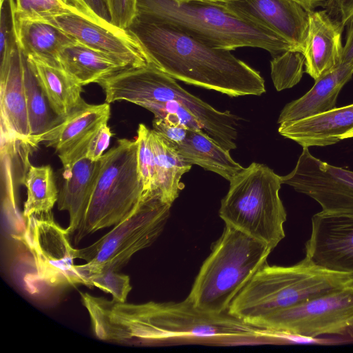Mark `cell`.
I'll return each instance as SVG.
<instances>
[{"label": "cell", "mask_w": 353, "mask_h": 353, "mask_svg": "<svg viewBox=\"0 0 353 353\" xmlns=\"http://www.w3.org/2000/svg\"><path fill=\"white\" fill-rule=\"evenodd\" d=\"M175 145L185 162L215 172L229 181L243 169L232 158L230 151L202 129H188L184 140Z\"/></svg>", "instance_id": "24"}, {"label": "cell", "mask_w": 353, "mask_h": 353, "mask_svg": "<svg viewBox=\"0 0 353 353\" xmlns=\"http://www.w3.org/2000/svg\"><path fill=\"white\" fill-rule=\"evenodd\" d=\"M352 75L350 63H341L324 74L303 96L285 105L278 123L301 120L335 108L339 92Z\"/></svg>", "instance_id": "20"}, {"label": "cell", "mask_w": 353, "mask_h": 353, "mask_svg": "<svg viewBox=\"0 0 353 353\" xmlns=\"http://www.w3.org/2000/svg\"><path fill=\"white\" fill-rule=\"evenodd\" d=\"M346 26L347 28L345 36V43L343 47L341 63L353 64V15L347 22Z\"/></svg>", "instance_id": "39"}, {"label": "cell", "mask_w": 353, "mask_h": 353, "mask_svg": "<svg viewBox=\"0 0 353 353\" xmlns=\"http://www.w3.org/2000/svg\"><path fill=\"white\" fill-rule=\"evenodd\" d=\"M23 184L27 190L23 216L28 219L32 216L50 214L59 198L52 167L50 165H30Z\"/></svg>", "instance_id": "28"}, {"label": "cell", "mask_w": 353, "mask_h": 353, "mask_svg": "<svg viewBox=\"0 0 353 353\" xmlns=\"http://www.w3.org/2000/svg\"><path fill=\"white\" fill-rule=\"evenodd\" d=\"M70 8L74 9L80 15L92 21L104 26L100 20H99L88 8L82 0H62ZM106 27V26H105Z\"/></svg>", "instance_id": "40"}, {"label": "cell", "mask_w": 353, "mask_h": 353, "mask_svg": "<svg viewBox=\"0 0 353 353\" xmlns=\"http://www.w3.org/2000/svg\"><path fill=\"white\" fill-rule=\"evenodd\" d=\"M54 112L65 119L86 102L81 85L61 67L28 58Z\"/></svg>", "instance_id": "25"}, {"label": "cell", "mask_w": 353, "mask_h": 353, "mask_svg": "<svg viewBox=\"0 0 353 353\" xmlns=\"http://www.w3.org/2000/svg\"><path fill=\"white\" fill-rule=\"evenodd\" d=\"M136 141L137 165L143 184L144 192H158L156 188L155 159L152 143V130L143 123H140Z\"/></svg>", "instance_id": "31"}, {"label": "cell", "mask_w": 353, "mask_h": 353, "mask_svg": "<svg viewBox=\"0 0 353 353\" xmlns=\"http://www.w3.org/2000/svg\"><path fill=\"white\" fill-rule=\"evenodd\" d=\"M84 306L94 336L108 342L146 345L181 339L252 341L272 335L228 312L202 310L188 297L180 302L134 304L90 294Z\"/></svg>", "instance_id": "1"}, {"label": "cell", "mask_w": 353, "mask_h": 353, "mask_svg": "<svg viewBox=\"0 0 353 353\" xmlns=\"http://www.w3.org/2000/svg\"><path fill=\"white\" fill-rule=\"evenodd\" d=\"M0 104L1 134L31 147L23 53L19 45L0 64Z\"/></svg>", "instance_id": "16"}, {"label": "cell", "mask_w": 353, "mask_h": 353, "mask_svg": "<svg viewBox=\"0 0 353 353\" xmlns=\"http://www.w3.org/2000/svg\"><path fill=\"white\" fill-rule=\"evenodd\" d=\"M91 12L108 28L118 29L111 23L108 0H82ZM120 30V29H119Z\"/></svg>", "instance_id": "38"}, {"label": "cell", "mask_w": 353, "mask_h": 353, "mask_svg": "<svg viewBox=\"0 0 353 353\" xmlns=\"http://www.w3.org/2000/svg\"><path fill=\"white\" fill-rule=\"evenodd\" d=\"M79 43L114 57L128 68L150 63L144 50L128 30L112 29L72 13L48 21Z\"/></svg>", "instance_id": "14"}, {"label": "cell", "mask_w": 353, "mask_h": 353, "mask_svg": "<svg viewBox=\"0 0 353 353\" xmlns=\"http://www.w3.org/2000/svg\"><path fill=\"white\" fill-rule=\"evenodd\" d=\"M88 280L90 286L111 294L113 299L121 302L126 301L132 290L130 277L112 269L90 274Z\"/></svg>", "instance_id": "33"}, {"label": "cell", "mask_w": 353, "mask_h": 353, "mask_svg": "<svg viewBox=\"0 0 353 353\" xmlns=\"http://www.w3.org/2000/svg\"><path fill=\"white\" fill-rule=\"evenodd\" d=\"M99 167L100 159L93 161L85 156L63 165L57 205L59 210L68 212L69 236L83 226Z\"/></svg>", "instance_id": "18"}, {"label": "cell", "mask_w": 353, "mask_h": 353, "mask_svg": "<svg viewBox=\"0 0 353 353\" xmlns=\"http://www.w3.org/2000/svg\"><path fill=\"white\" fill-rule=\"evenodd\" d=\"M234 14L272 30L303 52L308 11L293 0H219Z\"/></svg>", "instance_id": "15"}, {"label": "cell", "mask_w": 353, "mask_h": 353, "mask_svg": "<svg viewBox=\"0 0 353 353\" xmlns=\"http://www.w3.org/2000/svg\"><path fill=\"white\" fill-rule=\"evenodd\" d=\"M175 1L178 3H185V2H189V1H218L219 0H174Z\"/></svg>", "instance_id": "43"}, {"label": "cell", "mask_w": 353, "mask_h": 353, "mask_svg": "<svg viewBox=\"0 0 353 353\" xmlns=\"http://www.w3.org/2000/svg\"><path fill=\"white\" fill-rule=\"evenodd\" d=\"M110 117V103H85L59 125L39 137L36 141V145L43 143L54 148L58 154L63 153L84 139L100 125L108 123Z\"/></svg>", "instance_id": "21"}, {"label": "cell", "mask_w": 353, "mask_h": 353, "mask_svg": "<svg viewBox=\"0 0 353 353\" xmlns=\"http://www.w3.org/2000/svg\"><path fill=\"white\" fill-rule=\"evenodd\" d=\"M23 53V52H22ZM23 80L30 130V145H36L37 139L64 119L52 108L28 57L23 53Z\"/></svg>", "instance_id": "27"}, {"label": "cell", "mask_w": 353, "mask_h": 353, "mask_svg": "<svg viewBox=\"0 0 353 353\" xmlns=\"http://www.w3.org/2000/svg\"><path fill=\"white\" fill-rule=\"evenodd\" d=\"M105 102L125 101L188 129L203 130L221 146L236 148L239 117L219 111L190 94L152 64L128 68L101 81Z\"/></svg>", "instance_id": "3"}, {"label": "cell", "mask_w": 353, "mask_h": 353, "mask_svg": "<svg viewBox=\"0 0 353 353\" xmlns=\"http://www.w3.org/2000/svg\"><path fill=\"white\" fill-rule=\"evenodd\" d=\"M272 250L266 243L225 225L187 297L205 312H228L236 296L267 263Z\"/></svg>", "instance_id": "6"}, {"label": "cell", "mask_w": 353, "mask_h": 353, "mask_svg": "<svg viewBox=\"0 0 353 353\" xmlns=\"http://www.w3.org/2000/svg\"><path fill=\"white\" fill-rule=\"evenodd\" d=\"M353 128V103L301 120L280 123L279 133L303 148L327 146Z\"/></svg>", "instance_id": "19"}, {"label": "cell", "mask_w": 353, "mask_h": 353, "mask_svg": "<svg viewBox=\"0 0 353 353\" xmlns=\"http://www.w3.org/2000/svg\"><path fill=\"white\" fill-rule=\"evenodd\" d=\"M61 68L81 85L97 83L128 67L117 59L79 41L63 48L59 54Z\"/></svg>", "instance_id": "23"}, {"label": "cell", "mask_w": 353, "mask_h": 353, "mask_svg": "<svg viewBox=\"0 0 353 353\" xmlns=\"http://www.w3.org/2000/svg\"><path fill=\"white\" fill-rule=\"evenodd\" d=\"M343 29L324 10L308 12V29L303 53L305 72L314 81L341 64Z\"/></svg>", "instance_id": "17"}, {"label": "cell", "mask_w": 353, "mask_h": 353, "mask_svg": "<svg viewBox=\"0 0 353 353\" xmlns=\"http://www.w3.org/2000/svg\"><path fill=\"white\" fill-rule=\"evenodd\" d=\"M273 334L353 337V284L250 323Z\"/></svg>", "instance_id": "10"}, {"label": "cell", "mask_w": 353, "mask_h": 353, "mask_svg": "<svg viewBox=\"0 0 353 353\" xmlns=\"http://www.w3.org/2000/svg\"><path fill=\"white\" fill-rule=\"evenodd\" d=\"M299 3L307 11L315 10L319 6H323L325 0H293Z\"/></svg>", "instance_id": "41"}, {"label": "cell", "mask_w": 353, "mask_h": 353, "mask_svg": "<svg viewBox=\"0 0 353 353\" xmlns=\"http://www.w3.org/2000/svg\"><path fill=\"white\" fill-rule=\"evenodd\" d=\"M322 7L329 17L343 28L353 15V0H325Z\"/></svg>", "instance_id": "36"}, {"label": "cell", "mask_w": 353, "mask_h": 353, "mask_svg": "<svg viewBox=\"0 0 353 353\" xmlns=\"http://www.w3.org/2000/svg\"><path fill=\"white\" fill-rule=\"evenodd\" d=\"M19 46L14 0H1L0 64Z\"/></svg>", "instance_id": "32"}, {"label": "cell", "mask_w": 353, "mask_h": 353, "mask_svg": "<svg viewBox=\"0 0 353 353\" xmlns=\"http://www.w3.org/2000/svg\"><path fill=\"white\" fill-rule=\"evenodd\" d=\"M112 135L108 123L100 125L88 142L85 157L93 161H99L109 146Z\"/></svg>", "instance_id": "35"}, {"label": "cell", "mask_w": 353, "mask_h": 353, "mask_svg": "<svg viewBox=\"0 0 353 353\" xmlns=\"http://www.w3.org/2000/svg\"><path fill=\"white\" fill-rule=\"evenodd\" d=\"M137 143L119 139L100 159V167L83 224L76 241L126 218L144 194L137 165Z\"/></svg>", "instance_id": "8"}, {"label": "cell", "mask_w": 353, "mask_h": 353, "mask_svg": "<svg viewBox=\"0 0 353 353\" xmlns=\"http://www.w3.org/2000/svg\"><path fill=\"white\" fill-rule=\"evenodd\" d=\"M17 19L48 21L54 18L76 13L62 0H14Z\"/></svg>", "instance_id": "30"}, {"label": "cell", "mask_w": 353, "mask_h": 353, "mask_svg": "<svg viewBox=\"0 0 353 353\" xmlns=\"http://www.w3.org/2000/svg\"><path fill=\"white\" fill-rule=\"evenodd\" d=\"M281 179L316 201L321 212L353 217V171L328 164L303 148L293 170Z\"/></svg>", "instance_id": "12"}, {"label": "cell", "mask_w": 353, "mask_h": 353, "mask_svg": "<svg viewBox=\"0 0 353 353\" xmlns=\"http://www.w3.org/2000/svg\"><path fill=\"white\" fill-rule=\"evenodd\" d=\"M353 284V274L314 264L307 256L291 266H263L231 303L228 312L252 322Z\"/></svg>", "instance_id": "5"}, {"label": "cell", "mask_w": 353, "mask_h": 353, "mask_svg": "<svg viewBox=\"0 0 353 353\" xmlns=\"http://www.w3.org/2000/svg\"><path fill=\"white\" fill-rule=\"evenodd\" d=\"M135 19L169 26L210 46L230 51L259 48L274 57L298 50L272 30L234 14L218 1L137 0Z\"/></svg>", "instance_id": "4"}, {"label": "cell", "mask_w": 353, "mask_h": 353, "mask_svg": "<svg viewBox=\"0 0 353 353\" xmlns=\"http://www.w3.org/2000/svg\"><path fill=\"white\" fill-rule=\"evenodd\" d=\"M26 220L24 243L33 256L39 279L54 288L90 286L74 263L75 249L66 229L59 226L50 214L32 216Z\"/></svg>", "instance_id": "11"}, {"label": "cell", "mask_w": 353, "mask_h": 353, "mask_svg": "<svg viewBox=\"0 0 353 353\" xmlns=\"http://www.w3.org/2000/svg\"><path fill=\"white\" fill-rule=\"evenodd\" d=\"M281 176L256 162L230 181L219 216L232 226L274 250L284 239L287 213L279 196Z\"/></svg>", "instance_id": "7"}, {"label": "cell", "mask_w": 353, "mask_h": 353, "mask_svg": "<svg viewBox=\"0 0 353 353\" xmlns=\"http://www.w3.org/2000/svg\"><path fill=\"white\" fill-rule=\"evenodd\" d=\"M152 143L157 190L165 202L172 204L181 190V176L191 169L192 165L183 159L174 143L154 130Z\"/></svg>", "instance_id": "26"}, {"label": "cell", "mask_w": 353, "mask_h": 353, "mask_svg": "<svg viewBox=\"0 0 353 353\" xmlns=\"http://www.w3.org/2000/svg\"><path fill=\"white\" fill-rule=\"evenodd\" d=\"M305 253L319 267L353 274V217L314 214Z\"/></svg>", "instance_id": "13"}, {"label": "cell", "mask_w": 353, "mask_h": 353, "mask_svg": "<svg viewBox=\"0 0 353 353\" xmlns=\"http://www.w3.org/2000/svg\"><path fill=\"white\" fill-rule=\"evenodd\" d=\"M111 23L127 30L137 16V0H108Z\"/></svg>", "instance_id": "34"}, {"label": "cell", "mask_w": 353, "mask_h": 353, "mask_svg": "<svg viewBox=\"0 0 353 353\" xmlns=\"http://www.w3.org/2000/svg\"><path fill=\"white\" fill-rule=\"evenodd\" d=\"M172 204L157 192H144L136 208L90 245L75 249V258L84 260L77 269L90 274L112 269L118 271L137 252L150 246L163 232Z\"/></svg>", "instance_id": "9"}, {"label": "cell", "mask_w": 353, "mask_h": 353, "mask_svg": "<svg viewBox=\"0 0 353 353\" xmlns=\"http://www.w3.org/2000/svg\"><path fill=\"white\" fill-rule=\"evenodd\" d=\"M150 63L176 80L232 97L265 92L260 73L230 50L210 46L169 26L134 19L127 30Z\"/></svg>", "instance_id": "2"}, {"label": "cell", "mask_w": 353, "mask_h": 353, "mask_svg": "<svg viewBox=\"0 0 353 353\" xmlns=\"http://www.w3.org/2000/svg\"><path fill=\"white\" fill-rule=\"evenodd\" d=\"M305 57L299 50L285 51L270 61L271 77L277 91L297 84L303 73Z\"/></svg>", "instance_id": "29"}, {"label": "cell", "mask_w": 353, "mask_h": 353, "mask_svg": "<svg viewBox=\"0 0 353 353\" xmlns=\"http://www.w3.org/2000/svg\"><path fill=\"white\" fill-rule=\"evenodd\" d=\"M153 130L174 144H179L186 137L188 128L179 123H172L168 121L154 118L152 121Z\"/></svg>", "instance_id": "37"}, {"label": "cell", "mask_w": 353, "mask_h": 353, "mask_svg": "<svg viewBox=\"0 0 353 353\" xmlns=\"http://www.w3.org/2000/svg\"><path fill=\"white\" fill-rule=\"evenodd\" d=\"M17 29L22 52L28 58L54 66L61 67L59 52L65 46L77 41L49 21L17 19Z\"/></svg>", "instance_id": "22"}, {"label": "cell", "mask_w": 353, "mask_h": 353, "mask_svg": "<svg viewBox=\"0 0 353 353\" xmlns=\"http://www.w3.org/2000/svg\"><path fill=\"white\" fill-rule=\"evenodd\" d=\"M353 138V128L345 133L341 138V140H343L345 139Z\"/></svg>", "instance_id": "42"}]
</instances>
